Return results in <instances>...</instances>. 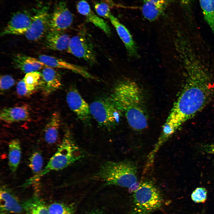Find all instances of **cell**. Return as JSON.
Masks as SVG:
<instances>
[{"label":"cell","instance_id":"12","mask_svg":"<svg viewBox=\"0 0 214 214\" xmlns=\"http://www.w3.org/2000/svg\"><path fill=\"white\" fill-rule=\"evenodd\" d=\"M38 59L47 67L67 69L86 78L98 79L84 67L68 62L60 59L48 55H41L39 56Z\"/></svg>","mask_w":214,"mask_h":214},{"label":"cell","instance_id":"2","mask_svg":"<svg viewBox=\"0 0 214 214\" xmlns=\"http://www.w3.org/2000/svg\"><path fill=\"white\" fill-rule=\"evenodd\" d=\"M110 98L124 114L132 129L139 131L147 128L148 119L144 95L136 82L128 78L119 80L114 86Z\"/></svg>","mask_w":214,"mask_h":214},{"label":"cell","instance_id":"32","mask_svg":"<svg viewBox=\"0 0 214 214\" xmlns=\"http://www.w3.org/2000/svg\"><path fill=\"white\" fill-rule=\"evenodd\" d=\"M201 150L207 153L214 155V143L202 145Z\"/></svg>","mask_w":214,"mask_h":214},{"label":"cell","instance_id":"33","mask_svg":"<svg viewBox=\"0 0 214 214\" xmlns=\"http://www.w3.org/2000/svg\"><path fill=\"white\" fill-rule=\"evenodd\" d=\"M91 214H104L102 213H100V212H95L92 213Z\"/></svg>","mask_w":214,"mask_h":214},{"label":"cell","instance_id":"6","mask_svg":"<svg viewBox=\"0 0 214 214\" xmlns=\"http://www.w3.org/2000/svg\"><path fill=\"white\" fill-rule=\"evenodd\" d=\"M89 108L91 114L100 126L110 129L119 124L122 113L110 97L95 101Z\"/></svg>","mask_w":214,"mask_h":214},{"label":"cell","instance_id":"24","mask_svg":"<svg viewBox=\"0 0 214 214\" xmlns=\"http://www.w3.org/2000/svg\"><path fill=\"white\" fill-rule=\"evenodd\" d=\"M204 18L214 35V0H199Z\"/></svg>","mask_w":214,"mask_h":214},{"label":"cell","instance_id":"23","mask_svg":"<svg viewBox=\"0 0 214 214\" xmlns=\"http://www.w3.org/2000/svg\"><path fill=\"white\" fill-rule=\"evenodd\" d=\"M23 206L25 214H49L48 207L37 197L28 200Z\"/></svg>","mask_w":214,"mask_h":214},{"label":"cell","instance_id":"25","mask_svg":"<svg viewBox=\"0 0 214 214\" xmlns=\"http://www.w3.org/2000/svg\"><path fill=\"white\" fill-rule=\"evenodd\" d=\"M41 73L37 71L26 74L23 78L27 90L33 94L39 88Z\"/></svg>","mask_w":214,"mask_h":214},{"label":"cell","instance_id":"3","mask_svg":"<svg viewBox=\"0 0 214 214\" xmlns=\"http://www.w3.org/2000/svg\"><path fill=\"white\" fill-rule=\"evenodd\" d=\"M96 177L107 185L126 188L133 192L139 185L136 167L127 160L105 162L101 166Z\"/></svg>","mask_w":214,"mask_h":214},{"label":"cell","instance_id":"20","mask_svg":"<svg viewBox=\"0 0 214 214\" xmlns=\"http://www.w3.org/2000/svg\"><path fill=\"white\" fill-rule=\"evenodd\" d=\"M70 37L63 32L50 31L46 35L45 42L48 48L57 51L67 49Z\"/></svg>","mask_w":214,"mask_h":214},{"label":"cell","instance_id":"16","mask_svg":"<svg viewBox=\"0 0 214 214\" xmlns=\"http://www.w3.org/2000/svg\"><path fill=\"white\" fill-rule=\"evenodd\" d=\"M78 12L85 17L88 21L102 30L106 34H111L110 28L105 21L96 14L91 9L88 3L85 0H80L76 4Z\"/></svg>","mask_w":214,"mask_h":214},{"label":"cell","instance_id":"14","mask_svg":"<svg viewBox=\"0 0 214 214\" xmlns=\"http://www.w3.org/2000/svg\"><path fill=\"white\" fill-rule=\"evenodd\" d=\"M109 19L123 43L128 55L131 57H138L137 46L129 31L112 14Z\"/></svg>","mask_w":214,"mask_h":214},{"label":"cell","instance_id":"5","mask_svg":"<svg viewBox=\"0 0 214 214\" xmlns=\"http://www.w3.org/2000/svg\"><path fill=\"white\" fill-rule=\"evenodd\" d=\"M133 193V204L131 214H149L162 206L161 193L152 182L145 181L140 183Z\"/></svg>","mask_w":214,"mask_h":214},{"label":"cell","instance_id":"28","mask_svg":"<svg viewBox=\"0 0 214 214\" xmlns=\"http://www.w3.org/2000/svg\"><path fill=\"white\" fill-rule=\"evenodd\" d=\"M94 7L97 14L105 18L109 19L111 14L110 8L107 3L105 2H97L94 4Z\"/></svg>","mask_w":214,"mask_h":214},{"label":"cell","instance_id":"7","mask_svg":"<svg viewBox=\"0 0 214 214\" xmlns=\"http://www.w3.org/2000/svg\"><path fill=\"white\" fill-rule=\"evenodd\" d=\"M67 51L91 64L96 62L93 44L85 30H81L70 38Z\"/></svg>","mask_w":214,"mask_h":214},{"label":"cell","instance_id":"18","mask_svg":"<svg viewBox=\"0 0 214 214\" xmlns=\"http://www.w3.org/2000/svg\"><path fill=\"white\" fill-rule=\"evenodd\" d=\"M1 212L6 214H19L23 209L17 198L7 189L1 188L0 192Z\"/></svg>","mask_w":214,"mask_h":214},{"label":"cell","instance_id":"29","mask_svg":"<svg viewBox=\"0 0 214 214\" xmlns=\"http://www.w3.org/2000/svg\"><path fill=\"white\" fill-rule=\"evenodd\" d=\"M207 191L203 187L196 188L191 194V198L193 201L196 203H203L207 198Z\"/></svg>","mask_w":214,"mask_h":214},{"label":"cell","instance_id":"31","mask_svg":"<svg viewBox=\"0 0 214 214\" xmlns=\"http://www.w3.org/2000/svg\"><path fill=\"white\" fill-rule=\"evenodd\" d=\"M16 90L17 94L22 96H28L32 94L27 90L23 78L18 83Z\"/></svg>","mask_w":214,"mask_h":214},{"label":"cell","instance_id":"30","mask_svg":"<svg viewBox=\"0 0 214 214\" xmlns=\"http://www.w3.org/2000/svg\"><path fill=\"white\" fill-rule=\"evenodd\" d=\"M15 83V80L11 76L4 75L0 77V89L2 93L12 86Z\"/></svg>","mask_w":214,"mask_h":214},{"label":"cell","instance_id":"10","mask_svg":"<svg viewBox=\"0 0 214 214\" xmlns=\"http://www.w3.org/2000/svg\"><path fill=\"white\" fill-rule=\"evenodd\" d=\"M66 100L69 108L79 119L84 123L89 122L91 114L89 106L76 88L71 87L69 89L67 94Z\"/></svg>","mask_w":214,"mask_h":214},{"label":"cell","instance_id":"27","mask_svg":"<svg viewBox=\"0 0 214 214\" xmlns=\"http://www.w3.org/2000/svg\"><path fill=\"white\" fill-rule=\"evenodd\" d=\"M48 207L49 214H73L71 206L59 202H54Z\"/></svg>","mask_w":214,"mask_h":214},{"label":"cell","instance_id":"15","mask_svg":"<svg viewBox=\"0 0 214 214\" xmlns=\"http://www.w3.org/2000/svg\"><path fill=\"white\" fill-rule=\"evenodd\" d=\"M141 12L144 17L150 21L160 17L172 0H143Z\"/></svg>","mask_w":214,"mask_h":214},{"label":"cell","instance_id":"26","mask_svg":"<svg viewBox=\"0 0 214 214\" xmlns=\"http://www.w3.org/2000/svg\"><path fill=\"white\" fill-rule=\"evenodd\" d=\"M29 166L34 174V176L39 174L42 171L43 159L40 153L37 151L33 153L29 159Z\"/></svg>","mask_w":214,"mask_h":214},{"label":"cell","instance_id":"21","mask_svg":"<svg viewBox=\"0 0 214 214\" xmlns=\"http://www.w3.org/2000/svg\"><path fill=\"white\" fill-rule=\"evenodd\" d=\"M61 124V118L58 112L53 113L44 130V137L49 144H54L58 139L59 130Z\"/></svg>","mask_w":214,"mask_h":214},{"label":"cell","instance_id":"1","mask_svg":"<svg viewBox=\"0 0 214 214\" xmlns=\"http://www.w3.org/2000/svg\"><path fill=\"white\" fill-rule=\"evenodd\" d=\"M187 69L186 84L163 126L174 133L183 123L191 119L207 104L214 85L209 75L197 62H190Z\"/></svg>","mask_w":214,"mask_h":214},{"label":"cell","instance_id":"8","mask_svg":"<svg viewBox=\"0 0 214 214\" xmlns=\"http://www.w3.org/2000/svg\"><path fill=\"white\" fill-rule=\"evenodd\" d=\"M48 7H43L33 16L30 25L24 34L28 40L37 41L46 35L49 31L51 15Z\"/></svg>","mask_w":214,"mask_h":214},{"label":"cell","instance_id":"19","mask_svg":"<svg viewBox=\"0 0 214 214\" xmlns=\"http://www.w3.org/2000/svg\"><path fill=\"white\" fill-rule=\"evenodd\" d=\"M13 63L15 67L26 74L48 67L39 59L20 54L14 56Z\"/></svg>","mask_w":214,"mask_h":214},{"label":"cell","instance_id":"13","mask_svg":"<svg viewBox=\"0 0 214 214\" xmlns=\"http://www.w3.org/2000/svg\"><path fill=\"white\" fill-rule=\"evenodd\" d=\"M39 88L44 94L49 95L61 87V75L56 70L49 67L43 68Z\"/></svg>","mask_w":214,"mask_h":214},{"label":"cell","instance_id":"9","mask_svg":"<svg viewBox=\"0 0 214 214\" xmlns=\"http://www.w3.org/2000/svg\"><path fill=\"white\" fill-rule=\"evenodd\" d=\"M73 20V15L66 3L59 1L50 15L49 31L63 32L71 25Z\"/></svg>","mask_w":214,"mask_h":214},{"label":"cell","instance_id":"22","mask_svg":"<svg viewBox=\"0 0 214 214\" xmlns=\"http://www.w3.org/2000/svg\"><path fill=\"white\" fill-rule=\"evenodd\" d=\"M21 148L18 139L11 140L9 144L8 165L11 171L15 172L20 163L21 157Z\"/></svg>","mask_w":214,"mask_h":214},{"label":"cell","instance_id":"11","mask_svg":"<svg viewBox=\"0 0 214 214\" xmlns=\"http://www.w3.org/2000/svg\"><path fill=\"white\" fill-rule=\"evenodd\" d=\"M33 17L26 12L14 14L1 33V36L25 34L29 28Z\"/></svg>","mask_w":214,"mask_h":214},{"label":"cell","instance_id":"4","mask_svg":"<svg viewBox=\"0 0 214 214\" xmlns=\"http://www.w3.org/2000/svg\"><path fill=\"white\" fill-rule=\"evenodd\" d=\"M82 152L74 140L70 131H66L61 144L46 166L38 175L30 179L34 182L51 171L62 169L80 159Z\"/></svg>","mask_w":214,"mask_h":214},{"label":"cell","instance_id":"17","mask_svg":"<svg viewBox=\"0 0 214 214\" xmlns=\"http://www.w3.org/2000/svg\"><path fill=\"white\" fill-rule=\"evenodd\" d=\"M0 119L9 123L27 121L30 119V113L24 106L6 108L1 111Z\"/></svg>","mask_w":214,"mask_h":214}]
</instances>
